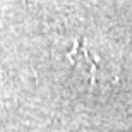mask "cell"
Listing matches in <instances>:
<instances>
[{
	"instance_id": "cell-1",
	"label": "cell",
	"mask_w": 132,
	"mask_h": 132,
	"mask_svg": "<svg viewBox=\"0 0 132 132\" xmlns=\"http://www.w3.org/2000/svg\"><path fill=\"white\" fill-rule=\"evenodd\" d=\"M69 59L72 60L76 65H81V67L89 74V77L94 79V74H96V70H98V65H96L94 59L91 57L89 50L86 48L84 39H79L77 43L74 45V48L69 52Z\"/></svg>"
}]
</instances>
